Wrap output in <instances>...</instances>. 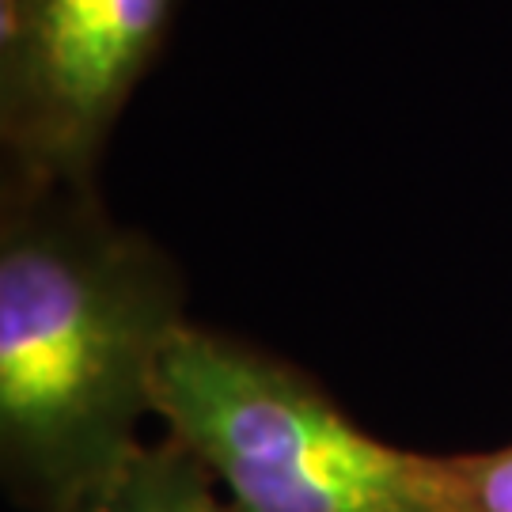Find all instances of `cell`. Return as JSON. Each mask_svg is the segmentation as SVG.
Listing matches in <instances>:
<instances>
[{
	"label": "cell",
	"mask_w": 512,
	"mask_h": 512,
	"mask_svg": "<svg viewBox=\"0 0 512 512\" xmlns=\"http://www.w3.org/2000/svg\"><path fill=\"white\" fill-rule=\"evenodd\" d=\"M183 277L95 186H0V478L27 512H73L141 440L156 368L190 323Z\"/></svg>",
	"instance_id": "1"
},
{
	"label": "cell",
	"mask_w": 512,
	"mask_h": 512,
	"mask_svg": "<svg viewBox=\"0 0 512 512\" xmlns=\"http://www.w3.org/2000/svg\"><path fill=\"white\" fill-rule=\"evenodd\" d=\"M152 406L232 512H456L440 456L365 433L315 376L232 334L183 323Z\"/></svg>",
	"instance_id": "2"
},
{
	"label": "cell",
	"mask_w": 512,
	"mask_h": 512,
	"mask_svg": "<svg viewBox=\"0 0 512 512\" xmlns=\"http://www.w3.org/2000/svg\"><path fill=\"white\" fill-rule=\"evenodd\" d=\"M179 0H0L4 175L95 186L122 110L164 50Z\"/></svg>",
	"instance_id": "3"
},
{
	"label": "cell",
	"mask_w": 512,
	"mask_h": 512,
	"mask_svg": "<svg viewBox=\"0 0 512 512\" xmlns=\"http://www.w3.org/2000/svg\"><path fill=\"white\" fill-rule=\"evenodd\" d=\"M73 512H232L198 459L167 437L141 444Z\"/></svg>",
	"instance_id": "4"
},
{
	"label": "cell",
	"mask_w": 512,
	"mask_h": 512,
	"mask_svg": "<svg viewBox=\"0 0 512 512\" xmlns=\"http://www.w3.org/2000/svg\"><path fill=\"white\" fill-rule=\"evenodd\" d=\"M440 475L456 512H512V444L440 456Z\"/></svg>",
	"instance_id": "5"
}]
</instances>
